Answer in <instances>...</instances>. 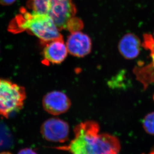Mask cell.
<instances>
[{"mask_svg": "<svg viewBox=\"0 0 154 154\" xmlns=\"http://www.w3.org/2000/svg\"><path fill=\"white\" fill-rule=\"evenodd\" d=\"M98 124L87 121L76 126L74 138L68 145L60 150L72 154H118L120 150L119 140L108 134H99Z\"/></svg>", "mask_w": 154, "mask_h": 154, "instance_id": "1", "label": "cell"}, {"mask_svg": "<svg viewBox=\"0 0 154 154\" xmlns=\"http://www.w3.org/2000/svg\"><path fill=\"white\" fill-rule=\"evenodd\" d=\"M8 31L13 34L26 31L39 38L42 44L63 38L53 20L47 15L29 12L24 8L14 18L8 26Z\"/></svg>", "mask_w": 154, "mask_h": 154, "instance_id": "2", "label": "cell"}, {"mask_svg": "<svg viewBox=\"0 0 154 154\" xmlns=\"http://www.w3.org/2000/svg\"><path fill=\"white\" fill-rule=\"evenodd\" d=\"M26 6L32 12L49 17L60 31L66 29L76 13L72 0H29Z\"/></svg>", "mask_w": 154, "mask_h": 154, "instance_id": "3", "label": "cell"}, {"mask_svg": "<svg viewBox=\"0 0 154 154\" xmlns=\"http://www.w3.org/2000/svg\"><path fill=\"white\" fill-rule=\"evenodd\" d=\"M26 98L24 87L0 79V115L8 118L23 106Z\"/></svg>", "mask_w": 154, "mask_h": 154, "instance_id": "4", "label": "cell"}, {"mask_svg": "<svg viewBox=\"0 0 154 154\" xmlns=\"http://www.w3.org/2000/svg\"><path fill=\"white\" fill-rule=\"evenodd\" d=\"M69 127L67 122L58 118H51L42 124L41 132L48 141L64 143L69 139Z\"/></svg>", "mask_w": 154, "mask_h": 154, "instance_id": "5", "label": "cell"}, {"mask_svg": "<svg viewBox=\"0 0 154 154\" xmlns=\"http://www.w3.org/2000/svg\"><path fill=\"white\" fill-rule=\"evenodd\" d=\"M44 109L48 113L58 115L69 110L71 106L69 98L63 92L54 91L47 93L42 100Z\"/></svg>", "mask_w": 154, "mask_h": 154, "instance_id": "6", "label": "cell"}, {"mask_svg": "<svg viewBox=\"0 0 154 154\" xmlns=\"http://www.w3.org/2000/svg\"><path fill=\"white\" fill-rule=\"evenodd\" d=\"M44 46L42 56L44 63L51 64H60L67 56V48L62 38H58L42 44Z\"/></svg>", "mask_w": 154, "mask_h": 154, "instance_id": "7", "label": "cell"}, {"mask_svg": "<svg viewBox=\"0 0 154 154\" xmlns=\"http://www.w3.org/2000/svg\"><path fill=\"white\" fill-rule=\"evenodd\" d=\"M68 52L78 57L88 55L91 51V40L88 35L77 31L71 32L68 36L66 44Z\"/></svg>", "mask_w": 154, "mask_h": 154, "instance_id": "8", "label": "cell"}, {"mask_svg": "<svg viewBox=\"0 0 154 154\" xmlns=\"http://www.w3.org/2000/svg\"><path fill=\"white\" fill-rule=\"evenodd\" d=\"M141 42L137 35L131 33L123 36L119 43L118 48L121 55L127 60L138 57L140 51Z\"/></svg>", "mask_w": 154, "mask_h": 154, "instance_id": "9", "label": "cell"}, {"mask_svg": "<svg viewBox=\"0 0 154 154\" xmlns=\"http://www.w3.org/2000/svg\"><path fill=\"white\" fill-rule=\"evenodd\" d=\"M137 79L142 82L145 87H147L149 85L154 83V67L152 64L146 67L136 71Z\"/></svg>", "mask_w": 154, "mask_h": 154, "instance_id": "10", "label": "cell"}, {"mask_svg": "<svg viewBox=\"0 0 154 154\" xmlns=\"http://www.w3.org/2000/svg\"><path fill=\"white\" fill-rule=\"evenodd\" d=\"M143 125L147 133L154 135V112L146 116L143 122Z\"/></svg>", "mask_w": 154, "mask_h": 154, "instance_id": "11", "label": "cell"}, {"mask_svg": "<svg viewBox=\"0 0 154 154\" xmlns=\"http://www.w3.org/2000/svg\"><path fill=\"white\" fill-rule=\"evenodd\" d=\"M83 28V22L78 17H72L67 23L66 29L71 32L80 31Z\"/></svg>", "mask_w": 154, "mask_h": 154, "instance_id": "12", "label": "cell"}, {"mask_svg": "<svg viewBox=\"0 0 154 154\" xmlns=\"http://www.w3.org/2000/svg\"><path fill=\"white\" fill-rule=\"evenodd\" d=\"M17 154H38L34 150L29 148H25L20 150Z\"/></svg>", "mask_w": 154, "mask_h": 154, "instance_id": "13", "label": "cell"}, {"mask_svg": "<svg viewBox=\"0 0 154 154\" xmlns=\"http://www.w3.org/2000/svg\"><path fill=\"white\" fill-rule=\"evenodd\" d=\"M16 1V0H0V4L4 6H9L14 4Z\"/></svg>", "mask_w": 154, "mask_h": 154, "instance_id": "14", "label": "cell"}, {"mask_svg": "<svg viewBox=\"0 0 154 154\" xmlns=\"http://www.w3.org/2000/svg\"><path fill=\"white\" fill-rule=\"evenodd\" d=\"M0 154H12V153H10V152H2L0 153Z\"/></svg>", "mask_w": 154, "mask_h": 154, "instance_id": "15", "label": "cell"}, {"mask_svg": "<svg viewBox=\"0 0 154 154\" xmlns=\"http://www.w3.org/2000/svg\"><path fill=\"white\" fill-rule=\"evenodd\" d=\"M154 154V150H153V151H152L151 152H150V153H148V154Z\"/></svg>", "mask_w": 154, "mask_h": 154, "instance_id": "16", "label": "cell"}, {"mask_svg": "<svg viewBox=\"0 0 154 154\" xmlns=\"http://www.w3.org/2000/svg\"><path fill=\"white\" fill-rule=\"evenodd\" d=\"M152 37H153V39H154V36H152Z\"/></svg>", "mask_w": 154, "mask_h": 154, "instance_id": "17", "label": "cell"}, {"mask_svg": "<svg viewBox=\"0 0 154 154\" xmlns=\"http://www.w3.org/2000/svg\"><path fill=\"white\" fill-rule=\"evenodd\" d=\"M153 99H154V96H153Z\"/></svg>", "mask_w": 154, "mask_h": 154, "instance_id": "18", "label": "cell"}]
</instances>
